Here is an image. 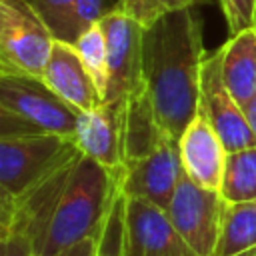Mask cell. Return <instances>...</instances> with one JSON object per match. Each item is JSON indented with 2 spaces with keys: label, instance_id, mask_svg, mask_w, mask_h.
<instances>
[{
  "label": "cell",
  "instance_id": "1",
  "mask_svg": "<svg viewBox=\"0 0 256 256\" xmlns=\"http://www.w3.org/2000/svg\"><path fill=\"white\" fill-rule=\"evenodd\" d=\"M204 22L194 6L166 12L144 30V82L162 128L180 140L200 108Z\"/></svg>",
  "mask_w": 256,
  "mask_h": 256
},
{
  "label": "cell",
  "instance_id": "2",
  "mask_svg": "<svg viewBox=\"0 0 256 256\" xmlns=\"http://www.w3.org/2000/svg\"><path fill=\"white\" fill-rule=\"evenodd\" d=\"M122 174L124 166L112 170L82 154L34 246L36 256H50L86 238H98L108 210L122 190Z\"/></svg>",
  "mask_w": 256,
  "mask_h": 256
},
{
  "label": "cell",
  "instance_id": "3",
  "mask_svg": "<svg viewBox=\"0 0 256 256\" xmlns=\"http://www.w3.org/2000/svg\"><path fill=\"white\" fill-rule=\"evenodd\" d=\"M78 116L42 78L0 74V136L46 132L74 138Z\"/></svg>",
  "mask_w": 256,
  "mask_h": 256
},
{
  "label": "cell",
  "instance_id": "4",
  "mask_svg": "<svg viewBox=\"0 0 256 256\" xmlns=\"http://www.w3.org/2000/svg\"><path fill=\"white\" fill-rule=\"evenodd\" d=\"M82 156L74 138L34 132L0 136V190L16 198L40 184L60 166Z\"/></svg>",
  "mask_w": 256,
  "mask_h": 256
},
{
  "label": "cell",
  "instance_id": "5",
  "mask_svg": "<svg viewBox=\"0 0 256 256\" xmlns=\"http://www.w3.org/2000/svg\"><path fill=\"white\" fill-rule=\"evenodd\" d=\"M56 36L28 0H0V74L42 78Z\"/></svg>",
  "mask_w": 256,
  "mask_h": 256
},
{
  "label": "cell",
  "instance_id": "6",
  "mask_svg": "<svg viewBox=\"0 0 256 256\" xmlns=\"http://www.w3.org/2000/svg\"><path fill=\"white\" fill-rule=\"evenodd\" d=\"M108 50V88L104 102L130 96L144 84V30L118 4L98 20Z\"/></svg>",
  "mask_w": 256,
  "mask_h": 256
},
{
  "label": "cell",
  "instance_id": "7",
  "mask_svg": "<svg viewBox=\"0 0 256 256\" xmlns=\"http://www.w3.org/2000/svg\"><path fill=\"white\" fill-rule=\"evenodd\" d=\"M226 200L218 190L202 188L184 174L166 212L196 256H212Z\"/></svg>",
  "mask_w": 256,
  "mask_h": 256
},
{
  "label": "cell",
  "instance_id": "8",
  "mask_svg": "<svg viewBox=\"0 0 256 256\" xmlns=\"http://www.w3.org/2000/svg\"><path fill=\"white\" fill-rule=\"evenodd\" d=\"M216 134L220 136L226 152H236L256 146V134L252 132L242 106L234 100L226 88L222 76V46L214 52H206L200 76V108Z\"/></svg>",
  "mask_w": 256,
  "mask_h": 256
},
{
  "label": "cell",
  "instance_id": "9",
  "mask_svg": "<svg viewBox=\"0 0 256 256\" xmlns=\"http://www.w3.org/2000/svg\"><path fill=\"white\" fill-rule=\"evenodd\" d=\"M122 256H196V254L178 234L164 208L144 198H128Z\"/></svg>",
  "mask_w": 256,
  "mask_h": 256
},
{
  "label": "cell",
  "instance_id": "10",
  "mask_svg": "<svg viewBox=\"0 0 256 256\" xmlns=\"http://www.w3.org/2000/svg\"><path fill=\"white\" fill-rule=\"evenodd\" d=\"M184 176L178 140L166 138L150 156L126 164L122 174V192L128 198H144L164 210Z\"/></svg>",
  "mask_w": 256,
  "mask_h": 256
},
{
  "label": "cell",
  "instance_id": "11",
  "mask_svg": "<svg viewBox=\"0 0 256 256\" xmlns=\"http://www.w3.org/2000/svg\"><path fill=\"white\" fill-rule=\"evenodd\" d=\"M124 120L126 98L108 100L100 106L80 112L74 142L84 156L100 162L106 168L124 166Z\"/></svg>",
  "mask_w": 256,
  "mask_h": 256
},
{
  "label": "cell",
  "instance_id": "12",
  "mask_svg": "<svg viewBox=\"0 0 256 256\" xmlns=\"http://www.w3.org/2000/svg\"><path fill=\"white\" fill-rule=\"evenodd\" d=\"M178 146L184 174L202 188L220 190L228 152L202 110H198L190 120L178 140Z\"/></svg>",
  "mask_w": 256,
  "mask_h": 256
},
{
  "label": "cell",
  "instance_id": "13",
  "mask_svg": "<svg viewBox=\"0 0 256 256\" xmlns=\"http://www.w3.org/2000/svg\"><path fill=\"white\" fill-rule=\"evenodd\" d=\"M42 80L78 112H88L102 104V96L72 42L56 38Z\"/></svg>",
  "mask_w": 256,
  "mask_h": 256
},
{
  "label": "cell",
  "instance_id": "14",
  "mask_svg": "<svg viewBox=\"0 0 256 256\" xmlns=\"http://www.w3.org/2000/svg\"><path fill=\"white\" fill-rule=\"evenodd\" d=\"M166 138H172L160 124L152 94L146 82L126 96L124 120V166L150 156Z\"/></svg>",
  "mask_w": 256,
  "mask_h": 256
},
{
  "label": "cell",
  "instance_id": "15",
  "mask_svg": "<svg viewBox=\"0 0 256 256\" xmlns=\"http://www.w3.org/2000/svg\"><path fill=\"white\" fill-rule=\"evenodd\" d=\"M222 76L240 106L256 94V28L242 30L222 44Z\"/></svg>",
  "mask_w": 256,
  "mask_h": 256
},
{
  "label": "cell",
  "instance_id": "16",
  "mask_svg": "<svg viewBox=\"0 0 256 256\" xmlns=\"http://www.w3.org/2000/svg\"><path fill=\"white\" fill-rule=\"evenodd\" d=\"M212 256H256V200L226 202Z\"/></svg>",
  "mask_w": 256,
  "mask_h": 256
},
{
  "label": "cell",
  "instance_id": "17",
  "mask_svg": "<svg viewBox=\"0 0 256 256\" xmlns=\"http://www.w3.org/2000/svg\"><path fill=\"white\" fill-rule=\"evenodd\" d=\"M218 192L230 204L256 200V146L228 152Z\"/></svg>",
  "mask_w": 256,
  "mask_h": 256
},
{
  "label": "cell",
  "instance_id": "18",
  "mask_svg": "<svg viewBox=\"0 0 256 256\" xmlns=\"http://www.w3.org/2000/svg\"><path fill=\"white\" fill-rule=\"evenodd\" d=\"M74 48L78 50L88 74L92 76L102 102L106 96V88H108V50H106V38L102 32L100 22H94L92 26H88L76 40H74Z\"/></svg>",
  "mask_w": 256,
  "mask_h": 256
},
{
  "label": "cell",
  "instance_id": "19",
  "mask_svg": "<svg viewBox=\"0 0 256 256\" xmlns=\"http://www.w3.org/2000/svg\"><path fill=\"white\" fill-rule=\"evenodd\" d=\"M46 20L56 38L72 42L78 38L76 4L78 0H28Z\"/></svg>",
  "mask_w": 256,
  "mask_h": 256
},
{
  "label": "cell",
  "instance_id": "20",
  "mask_svg": "<svg viewBox=\"0 0 256 256\" xmlns=\"http://www.w3.org/2000/svg\"><path fill=\"white\" fill-rule=\"evenodd\" d=\"M198 0H118V6L144 26H150L166 12L194 6Z\"/></svg>",
  "mask_w": 256,
  "mask_h": 256
},
{
  "label": "cell",
  "instance_id": "21",
  "mask_svg": "<svg viewBox=\"0 0 256 256\" xmlns=\"http://www.w3.org/2000/svg\"><path fill=\"white\" fill-rule=\"evenodd\" d=\"M220 10L226 18V26L230 36L254 28V8L256 0H218Z\"/></svg>",
  "mask_w": 256,
  "mask_h": 256
},
{
  "label": "cell",
  "instance_id": "22",
  "mask_svg": "<svg viewBox=\"0 0 256 256\" xmlns=\"http://www.w3.org/2000/svg\"><path fill=\"white\" fill-rule=\"evenodd\" d=\"M2 242V256H36L34 242L24 232H10L8 236L0 238Z\"/></svg>",
  "mask_w": 256,
  "mask_h": 256
},
{
  "label": "cell",
  "instance_id": "23",
  "mask_svg": "<svg viewBox=\"0 0 256 256\" xmlns=\"http://www.w3.org/2000/svg\"><path fill=\"white\" fill-rule=\"evenodd\" d=\"M50 256H98V238H86L62 252L50 254Z\"/></svg>",
  "mask_w": 256,
  "mask_h": 256
},
{
  "label": "cell",
  "instance_id": "24",
  "mask_svg": "<svg viewBox=\"0 0 256 256\" xmlns=\"http://www.w3.org/2000/svg\"><path fill=\"white\" fill-rule=\"evenodd\" d=\"M242 110H244V114H246V120H248V124H250V128H252V132L256 134V94L242 106Z\"/></svg>",
  "mask_w": 256,
  "mask_h": 256
},
{
  "label": "cell",
  "instance_id": "25",
  "mask_svg": "<svg viewBox=\"0 0 256 256\" xmlns=\"http://www.w3.org/2000/svg\"><path fill=\"white\" fill-rule=\"evenodd\" d=\"M254 28H256V8H254Z\"/></svg>",
  "mask_w": 256,
  "mask_h": 256
}]
</instances>
